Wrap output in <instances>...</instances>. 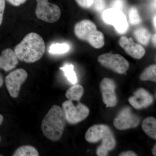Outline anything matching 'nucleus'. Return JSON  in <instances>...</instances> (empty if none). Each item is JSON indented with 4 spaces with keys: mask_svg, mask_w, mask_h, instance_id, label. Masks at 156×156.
Here are the masks:
<instances>
[{
    "mask_svg": "<svg viewBox=\"0 0 156 156\" xmlns=\"http://www.w3.org/2000/svg\"><path fill=\"white\" fill-rule=\"evenodd\" d=\"M46 50L44 39L38 34L31 32L27 34L18 44L14 52L20 61L33 63L41 59Z\"/></svg>",
    "mask_w": 156,
    "mask_h": 156,
    "instance_id": "f257e3e1",
    "label": "nucleus"
},
{
    "mask_svg": "<svg viewBox=\"0 0 156 156\" xmlns=\"http://www.w3.org/2000/svg\"><path fill=\"white\" fill-rule=\"evenodd\" d=\"M66 119L59 106L53 105L42 120L41 128L44 136L51 141L60 139L64 132Z\"/></svg>",
    "mask_w": 156,
    "mask_h": 156,
    "instance_id": "f03ea898",
    "label": "nucleus"
},
{
    "mask_svg": "<svg viewBox=\"0 0 156 156\" xmlns=\"http://www.w3.org/2000/svg\"><path fill=\"white\" fill-rule=\"evenodd\" d=\"M88 142L95 143L101 140V144L96 150L98 156H105L115 147V139L112 130L105 125H96L88 129L85 135Z\"/></svg>",
    "mask_w": 156,
    "mask_h": 156,
    "instance_id": "7ed1b4c3",
    "label": "nucleus"
},
{
    "mask_svg": "<svg viewBox=\"0 0 156 156\" xmlns=\"http://www.w3.org/2000/svg\"><path fill=\"white\" fill-rule=\"evenodd\" d=\"M76 36L87 41L93 48L100 49L105 44L103 34L97 30L95 23L91 20H83L76 23L74 28Z\"/></svg>",
    "mask_w": 156,
    "mask_h": 156,
    "instance_id": "20e7f679",
    "label": "nucleus"
},
{
    "mask_svg": "<svg viewBox=\"0 0 156 156\" xmlns=\"http://www.w3.org/2000/svg\"><path fill=\"white\" fill-rule=\"evenodd\" d=\"M62 107L66 121L70 124L73 125L82 122L89 113V108L80 102L75 106L71 101H66L62 103Z\"/></svg>",
    "mask_w": 156,
    "mask_h": 156,
    "instance_id": "39448f33",
    "label": "nucleus"
},
{
    "mask_svg": "<svg viewBox=\"0 0 156 156\" xmlns=\"http://www.w3.org/2000/svg\"><path fill=\"white\" fill-rule=\"evenodd\" d=\"M35 14L39 19L50 23L58 21L61 11L57 5L49 2L48 0H36Z\"/></svg>",
    "mask_w": 156,
    "mask_h": 156,
    "instance_id": "423d86ee",
    "label": "nucleus"
},
{
    "mask_svg": "<svg viewBox=\"0 0 156 156\" xmlns=\"http://www.w3.org/2000/svg\"><path fill=\"white\" fill-rule=\"evenodd\" d=\"M98 61L103 67L119 74L126 72L129 67L128 60L119 54L108 53L98 56Z\"/></svg>",
    "mask_w": 156,
    "mask_h": 156,
    "instance_id": "0eeeda50",
    "label": "nucleus"
},
{
    "mask_svg": "<svg viewBox=\"0 0 156 156\" xmlns=\"http://www.w3.org/2000/svg\"><path fill=\"white\" fill-rule=\"evenodd\" d=\"M102 19L105 22L113 26L117 32L125 33L128 27L127 18L122 11L111 8L105 10L102 13Z\"/></svg>",
    "mask_w": 156,
    "mask_h": 156,
    "instance_id": "6e6552de",
    "label": "nucleus"
},
{
    "mask_svg": "<svg viewBox=\"0 0 156 156\" xmlns=\"http://www.w3.org/2000/svg\"><path fill=\"white\" fill-rule=\"evenodd\" d=\"M28 76L26 71L18 69L12 72L6 77V87L11 97L16 98L19 95L21 85L25 82Z\"/></svg>",
    "mask_w": 156,
    "mask_h": 156,
    "instance_id": "1a4fd4ad",
    "label": "nucleus"
},
{
    "mask_svg": "<svg viewBox=\"0 0 156 156\" xmlns=\"http://www.w3.org/2000/svg\"><path fill=\"white\" fill-rule=\"evenodd\" d=\"M140 118L132 112L131 108H124L118 114L114 121V126L117 129L125 130L136 128L139 125Z\"/></svg>",
    "mask_w": 156,
    "mask_h": 156,
    "instance_id": "9d476101",
    "label": "nucleus"
},
{
    "mask_svg": "<svg viewBox=\"0 0 156 156\" xmlns=\"http://www.w3.org/2000/svg\"><path fill=\"white\" fill-rule=\"evenodd\" d=\"M100 88L105 104L109 107L115 106L117 98L115 92L116 85L115 82L108 78H104L101 82Z\"/></svg>",
    "mask_w": 156,
    "mask_h": 156,
    "instance_id": "9b49d317",
    "label": "nucleus"
},
{
    "mask_svg": "<svg viewBox=\"0 0 156 156\" xmlns=\"http://www.w3.org/2000/svg\"><path fill=\"white\" fill-rule=\"evenodd\" d=\"M130 104L134 108L140 109L149 106L154 101L150 93L143 88H140L128 99Z\"/></svg>",
    "mask_w": 156,
    "mask_h": 156,
    "instance_id": "f8f14e48",
    "label": "nucleus"
},
{
    "mask_svg": "<svg viewBox=\"0 0 156 156\" xmlns=\"http://www.w3.org/2000/svg\"><path fill=\"white\" fill-rule=\"evenodd\" d=\"M119 44L126 53L133 58L140 59L145 55L144 48L140 44L134 43L131 37L128 38L126 36L121 37Z\"/></svg>",
    "mask_w": 156,
    "mask_h": 156,
    "instance_id": "ddd939ff",
    "label": "nucleus"
},
{
    "mask_svg": "<svg viewBox=\"0 0 156 156\" xmlns=\"http://www.w3.org/2000/svg\"><path fill=\"white\" fill-rule=\"evenodd\" d=\"M18 63V59L14 51L11 49L3 50L0 56V69L9 71L16 67Z\"/></svg>",
    "mask_w": 156,
    "mask_h": 156,
    "instance_id": "4468645a",
    "label": "nucleus"
},
{
    "mask_svg": "<svg viewBox=\"0 0 156 156\" xmlns=\"http://www.w3.org/2000/svg\"><path fill=\"white\" fill-rule=\"evenodd\" d=\"M142 128L148 136L156 139V120L153 117L146 118L143 121Z\"/></svg>",
    "mask_w": 156,
    "mask_h": 156,
    "instance_id": "2eb2a0df",
    "label": "nucleus"
},
{
    "mask_svg": "<svg viewBox=\"0 0 156 156\" xmlns=\"http://www.w3.org/2000/svg\"><path fill=\"white\" fill-rule=\"evenodd\" d=\"M134 35L137 41L145 46L148 44L151 37L150 32L147 29L144 27L136 28L134 31Z\"/></svg>",
    "mask_w": 156,
    "mask_h": 156,
    "instance_id": "dca6fc26",
    "label": "nucleus"
},
{
    "mask_svg": "<svg viewBox=\"0 0 156 156\" xmlns=\"http://www.w3.org/2000/svg\"><path fill=\"white\" fill-rule=\"evenodd\" d=\"M83 93V87L80 85H75L68 89L66 96L70 101H76L79 102Z\"/></svg>",
    "mask_w": 156,
    "mask_h": 156,
    "instance_id": "f3484780",
    "label": "nucleus"
},
{
    "mask_svg": "<svg viewBox=\"0 0 156 156\" xmlns=\"http://www.w3.org/2000/svg\"><path fill=\"white\" fill-rule=\"evenodd\" d=\"M12 156H38L39 154L35 147L32 146L26 145L18 147Z\"/></svg>",
    "mask_w": 156,
    "mask_h": 156,
    "instance_id": "a211bd4d",
    "label": "nucleus"
},
{
    "mask_svg": "<svg viewBox=\"0 0 156 156\" xmlns=\"http://www.w3.org/2000/svg\"><path fill=\"white\" fill-rule=\"evenodd\" d=\"M60 69L63 72L65 76L71 83L73 85L76 83L77 77L74 70V66L73 64L65 63L62 67L60 68Z\"/></svg>",
    "mask_w": 156,
    "mask_h": 156,
    "instance_id": "6ab92c4d",
    "label": "nucleus"
},
{
    "mask_svg": "<svg viewBox=\"0 0 156 156\" xmlns=\"http://www.w3.org/2000/svg\"><path fill=\"white\" fill-rule=\"evenodd\" d=\"M141 80L156 82V65H152L146 68L140 76Z\"/></svg>",
    "mask_w": 156,
    "mask_h": 156,
    "instance_id": "aec40b11",
    "label": "nucleus"
},
{
    "mask_svg": "<svg viewBox=\"0 0 156 156\" xmlns=\"http://www.w3.org/2000/svg\"><path fill=\"white\" fill-rule=\"evenodd\" d=\"M69 45L66 43L53 44L50 46L49 52L53 54H64L68 52L69 50Z\"/></svg>",
    "mask_w": 156,
    "mask_h": 156,
    "instance_id": "412c9836",
    "label": "nucleus"
},
{
    "mask_svg": "<svg viewBox=\"0 0 156 156\" xmlns=\"http://www.w3.org/2000/svg\"><path fill=\"white\" fill-rule=\"evenodd\" d=\"M129 20L132 25H136L141 22V19L140 17L137 9L134 7H131L129 12Z\"/></svg>",
    "mask_w": 156,
    "mask_h": 156,
    "instance_id": "4be33fe9",
    "label": "nucleus"
},
{
    "mask_svg": "<svg viewBox=\"0 0 156 156\" xmlns=\"http://www.w3.org/2000/svg\"><path fill=\"white\" fill-rule=\"evenodd\" d=\"M78 5L84 9H89L93 5L94 0H75Z\"/></svg>",
    "mask_w": 156,
    "mask_h": 156,
    "instance_id": "5701e85b",
    "label": "nucleus"
},
{
    "mask_svg": "<svg viewBox=\"0 0 156 156\" xmlns=\"http://www.w3.org/2000/svg\"><path fill=\"white\" fill-rule=\"evenodd\" d=\"M93 4L95 10L98 11H102L105 7V0H94Z\"/></svg>",
    "mask_w": 156,
    "mask_h": 156,
    "instance_id": "b1692460",
    "label": "nucleus"
},
{
    "mask_svg": "<svg viewBox=\"0 0 156 156\" xmlns=\"http://www.w3.org/2000/svg\"><path fill=\"white\" fill-rule=\"evenodd\" d=\"M124 2L123 0H113L112 3V8L122 10L124 7Z\"/></svg>",
    "mask_w": 156,
    "mask_h": 156,
    "instance_id": "393cba45",
    "label": "nucleus"
},
{
    "mask_svg": "<svg viewBox=\"0 0 156 156\" xmlns=\"http://www.w3.org/2000/svg\"><path fill=\"white\" fill-rule=\"evenodd\" d=\"M5 7V0H0V26L2 22Z\"/></svg>",
    "mask_w": 156,
    "mask_h": 156,
    "instance_id": "a878e982",
    "label": "nucleus"
},
{
    "mask_svg": "<svg viewBox=\"0 0 156 156\" xmlns=\"http://www.w3.org/2000/svg\"><path fill=\"white\" fill-rule=\"evenodd\" d=\"M10 4L14 6H19L26 2L27 0H7Z\"/></svg>",
    "mask_w": 156,
    "mask_h": 156,
    "instance_id": "bb28decb",
    "label": "nucleus"
},
{
    "mask_svg": "<svg viewBox=\"0 0 156 156\" xmlns=\"http://www.w3.org/2000/svg\"><path fill=\"white\" fill-rule=\"evenodd\" d=\"M119 156H136L137 154L132 151H127L123 152L119 155Z\"/></svg>",
    "mask_w": 156,
    "mask_h": 156,
    "instance_id": "cd10ccee",
    "label": "nucleus"
},
{
    "mask_svg": "<svg viewBox=\"0 0 156 156\" xmlns=\"http://www.w3.org/2000/svg\"><path fill=\"white\" fill-rule=\"evenodd\" d=\"M156 34H154L153 35L152 37V42L154 46H155V47H156Z\"/></svg>",
    "mask_w": 156,
    "mask_h": 156,
    "instance_id": "c85d7f7f",
    "label": "nucleus"
},
{
    "mask_svg": "<svg viewBox=\"0 0 156 156\" xmlns=\"http://www.w3.org/2000/svg\"><path fill=\"white\" fill-rule=\"evenodd\" d=\"M152 154L154 156H156V145L155 144L152 149Z\"/></svg>",
    "mask_w": 156,
    "mask_h": 156,
    "instance_id": "c756f323",
    "label": "nucleus"
},
{
    "mask_svg": "<svg viewBox=\"0 0 156 156\" xmlns=\"http://www.w3.org/2000/svg\"><path fill=\"white\" fill-rule=\"evenodd\" d=\"M3 83H4V80L2 75L0 74V88L2 86Z\"/></svg>",
    "mask_w": 156,
    "mask_h": 156,
    "instance_id": "7c9ffc66",
    "label": "nucleus"
},
{
    "mask_svg": "<svg viewBox=\"0 0 156 156\" xmlns=\"http://www.w3.org/2000/svg\"><path fill=\"white\" fill-rule=\"evenodd\" d=\"M3 119H4V118H3V116L0 114V125L2 123ZM0 141H1V136H0Z\"/></svg>",
    "mask_w": 156,
    "mask_h": 156,
    "instance_id": "2f4dec72",
    "label": "nucleus"
},
{
    "mask_svg": "<svg viewBox=\"0 0 156 156\" xmlns=\"http://www.w3.org/2000/svg\"><path fill=\"white\" fill-rule=\"evenodd\" d=\"M156 15H155V16H154V26L155 28L156 27Z\"/></svg>",
    "mask_w": 156,
    "mask_h": 156,
    "instance_id": "473e14b6",
    "label": "nucleus"
}]
</instances>
